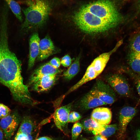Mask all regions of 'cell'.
Segmentation results:
<instances>
[{
    "label": "cell",
    "instance_id": "cell-1",
    "mask_svg": "<svg viewBox=\"0 0 140 140\" xmlns=\"http://www.w3.org/2000/svg\"><path fill=\"white\" fill-rule=\"evenodd\" d=\"M21 70L20 61L9 46L0 45V83L9 89L15 101L23 105L33 106L37 102L23 83Z\"/></svg>",
    "mask_w": 140,
    "mask_h": 140
},
{
    "label": "cell",
    "instance_id": "cell-2",
    "mask_svg": "<svg viewBox=\"0 0 140 140\" xmlns=\"http://www.w3.org/2000/svg\"><path fill=\"white\" fill-rule=\"evenodd\" d=\"M73 20L79 29L89 33L104 32L117 25L94 15L83 6L74 14Z\"/></svg>",
    "mask_w": 140,
    "mask_h": 140
},
{
    "label": "cell",
    "instance_id": "cell-3",
    "mask_svg": "<svg viewBox=\"0 0 140 140\" xmlns=\"http://www.w3.org/2000/svg\"><path fill=\"white\" fill-rule=\"evenodd\" d=\"M22 10L25 20L22 29L28 30L41 26L48 19L51 10L50 3L46 0H36Z\"/></svg>",
    "mask_w": 140,
    "mask_h": 140
},
{
    "label": "cell",
    "instance_id": "cell-4",
    "mask_svg": "<svg viewBox=\"0 0 140 140\" xmlns=\"http://www.w3.org/2000/svg\"><path fill=\"white\" fill-rule=\"evenodd\" d=\"M87 11L96 17L117 25L123 17L114 4L110 0H99L83 5Z\"/></svg>",
    "mask_w": 140,
    "mask_h": 140
},
{
    "label": "cell",
    "instance_id": "cell-5",
    "mask_svg": "<svg viewBox=\"0 0 140 140\" xmlns=\"http://www.w3.org/2000/svg\"><path fill=\"white\" fill-rule=\"evenodd\" d=\"M89 92L106 105L112 104L116 101L114 90L101 80H98Z\"/></svg>",
    "mask_w": 140,
    "mask_h": 140
},
{
    "label": "cell",
    "instance_id": "cell-6",
    "mask_svg": "<svg viewBox=\"0 0 140 140\" xmlns=\"http://www.w3.org/2000/svg\"><path fill=\"white\" fill-rule=\"evenodd\" d=\"M105 79L115 92L120 95L129 97L131 90L127 81L122 76L117 74H111L106 76Z\"/></svg>",
    "mask_w": 140,
    "mask_h": 140
},
{
    "label": "cell",
    "instance_id": "cell-7",
    "mask_svg": "<svg viewBox=\"0 0 140 140\" xmlns=\"http://www.w3.org/2000/svg\"><path fill=\"white\" fill-rule=\"evenodd\" d=\"M21 121L20 117L17 111L1 119L0 127L6 140H10L17 128Z\"/></svg>",
    "mask_w": 140,
    "mask_h": 140
},
{
    "label": "cell",
    "instance_id": "cell-8",
    "mask_svg": "<svg viewBox=\"0 0 140 140\" xmlns=\"http://www.w3.org/2000/svg\"><path fill=\"white\" fill-rule=\"evenodd\" d=\"M137 112V110L135 107L131 106H125L121 109L119 113L118 138L120 139L124 136L128 124Z\"/></svg>",
    "mask_w": 140,
    "mask_h": 140
},
{
    "label": "cell",
    "instance_id": "cell-9",
    "mask_svg": "<svg viewBox=\"0 0 140 140\" xmlns=\"http://www.w3.org/2000/svg\"><path fill=\"white\" fill-rule=\"evenodd\" d=\"M73 102L60 107L56 109L52 117L57 127L63 132H64L68 123V117Z\"/></svg>",
    "mask_w": 140,
    "mask_h": 140
},
{
    "label": "cell",
    "instance_id": "cell-10",
    "mask_svg": "<svg viewBox=\"0 0 140 140\" xmlns=\"http://www.w3.org/2000/svg\"><path fill=\"white\" fill-rule=\"evenodd\" d=\"M62 70L55 68L48 62L41 66L33 72L30 76L28 83V86H31L43 77L49 75L57 74Z\"/></svg>",
    "mask_w": 140,
    "mask_h": 140
},
{
    "label": "cell",
    "instance_id": "cell-11",
    "mask_svg": "<svg viewBox=\"0 0 140 140\" xmlns=\"http://www.w3.org/2000/svg\"><path fill=\"white\" fill-rule=\"evenodd\" d=\"M39 52L37 58L38 61L44 60L56 53V48L52 41L48 36L40 40Z\"/></svg>",
    "mask_w": 140,
    "mask_h": 140
},
{
    "label": "cell",
    "instance_id": "cell-12",
    "mask_svg": "<svg viewBox=\"0 0 140 140\" xmlns=\"http://www.w3.org/2000/svg\"><path fill=\"white\" fill-rule=\"evenodd\" d=\"M106 104L90 92L84 95L77 103V107L82 111L87 110Z\"/></svg>",
    "mask_w": 140,
    "mask_h": 140
},
{
    "label": "cell",
    "instance_id": "cell-13",
    "mask_svg": "<svg viewBox=\"0 0 140 140\" xmlns=\"http://www.w3.org/2000/svg\"><path fill=\"white\" fill-rule=\"evenodd\" d=\"M112 113L110 109L107 108L99 107L92 111L91 118L100 125H107L111 122Z\"/></svg>",
    "mask_w": 140,
    "mask_h": 140
},
{
    "label": "cell",
    "instance_id": "cell-14",
    "mask_svg": "<svg viewBox=\"0 0 140 140\" xmlns=\"http://www.w3.org/2000/svg\"><path fill=\"white\" fill-rule=\"evenodd\" d=\"M40 39L38 34L34 33L29 40V52L28 62V68H31L34 66L36 59L39 52V43Z\"/></svg>",
    "mask_w": 140,
    "mask_h": 140
},
{
    "label": "cell",
    "instance_id": "cell-15",
    "mask_svg": "<svg viewBox=\"0 0 140 140\" xmlns=\"http://www.w3.org/2000/svg\"><path fill=\"white\" fill-rule=\"evenodd\" d=\"M57 75L52 74L43 77L31 86L32 89L39 93L47 90L55 83L56 80Z\"/></svg>",
    "mask_w": 140,
    "mask_h": 140
},
{
    "label": "cell",
    "instance_id": "cell-16",
    "mask_svg": "<svg viewBox=\"0 0 140 140\" xmlns=\"http://www.w3.org/2000/svg\"><path fill=\"white\" fill-rule=\"evenodd\" d=\"M17 131L28 136L32 140H33L32 134L35 128V124L29 116H24L21 120Z\"/></svg>",
    "mask_w": 140,
    "mask_h": 140
},
{
    "label": "cell",
    "instance_id": "cell-17",
    "mask_svg": "<svg viewBox=\"0 0 140 140\" xmlns=\"http://www.w3.org/2000/svg\"><path fill=\"white\" fill-rule=\"evenodd\" d=\"M128 62L133 71L140 75V52L131 50L128 55Z\"/></svg>",
    "mask_w": 140,
    "mask_h": 140
},
{
    "label": "cell",
    "instance_id": "cell-18",
    "mask_svg": "<svg viewBox=\"0 0 140 140\" xmlns=\"http://www.w3.org/2000/svg\"><path fill=\"white\" fill-rule=\"evenodd\" d=\"M80 58L79 56L77 57L67 70L64 72L62 75L65 79L71 80L79 73L80 69Z\"/></svg>",
    "mask_w": 140,
    "mask_h": 140
},
{
    "label": "cell",
    "instance_id": "cell-19",
    "mask_svg": "<svg viewBox=\"0 0 140 140\" xmlns=\"http://www.w3.org/2000/svg\"><path fill=\"white\" fill-rule=\"evenodd\" d=\"M118 129L116 124L110 125H101L93 133L95 135L100 134L106 137H109L114 134Z\"/></svg>",
    "mask_w": 140,
    "mask_h": 140
},
{
    "label": "cell",
    "instance_id": "cell-20",
    "mask_svg": "<svg viewBox=\"0 0 140 140\" xmlns=\"http://www.w3.org/2000/svg\"><path fill=\"white\" fill-rule=\"evenodd\" d=\"M17 18L20 21L23 20L20 7L19 4L13 0H5Z\"/></svg>",
    "mask_w": 140,
    "mask_h": 140
},
{
    "label": "cell",
    "instance_id": "cell-21",
    "mask_svg": "<svg viewBox=\"0 0 140 140\" xmlns=\"http://www.w3.org/2000/svg\"><path fill=\"white\" fill-rule=\"evenodd\" d=\"M81 124L85 131L92 132L100 125L91 118L84 120Z\"/></svg>",
    "mask_w": 140,
    "mask_h": 140
},
{
    "label": "cell",
    "instance_id": "cell-22",
    "mask_svg": "<svg viewBox=\"0 0 140 140\" xmlns=\"http://www.w3.org/2000/svg\"><path fill=\"white\" fill-rule=\"evenodd\" d=\"M131 50L140 52V32L132 39L130 44Z\"/></svg>",
    "mask_w": 140,
    "mask_h": 140
},
{
    "label": "cell",
    "instance_id": "cell-23",
    "mask_svg": "<svg viewBox=\"0 0 140 140\" xmlns=\"http://www.w3.org/2000/svg\"><path fill=\"white\" fill-rule=\"evenodd\" d=\"M83 127L82 124L79 122L74 124L72 129V140H76L81 132Z\"/></svg>",
    "mask_w": 140,
    "mask_h": 140
},
{
    "label": "cell",
    "instance_id": "cell-24",
    "mask_svg": "<svg viewBox=\"0 0 140 140\" xmlns=\"http://www.w3.org/2000/svg\"><path fill=\"white\" fill-rule=\"evenodd\" d=\"M11 111V110L8 106L3 103H0V119L9 115Z\"/></svg>",
    "mask_w": 140,
    "mask_h": 140
},
{
    "label": "cell",
    "instance_id": "cell-25",
    "mask_svg": "<svg viewBox=\"0 0 140 140\" xmlns=\"http://www.w3.org/2000/svg\"><path fill=\"white\" fill-rule=\"evenodd\" d=\"M81 117V115L78 113L76 111L71 112L69 115L68 122H76L80 120Z\"/></svg>",
    "mask_w": 140,
    "mask_h": 140
},
{
    "label": "cell",
    "instance_id": "cell-26",
    "mask_svg": "<svg viewBox=\"0 0 140 140\" xmlns=\"http://www.w3.org/2000/svg\"><path fill=\"white\" fill-rule=\"evenodd\" d=\"M130 74L135 80L136 87L140 99V76L134 73L131 72Z\"/></svg>",
    "mask_w": 140,
    "mask_h": 140
},
{
    "label": "cell",
    "instance_id": "cell-27",
    "mask_svg": "<svg viewBox=\"0 0 140 140\" xmlns=\"http://www.w3.org/2000/svg\"><path fill=\"white\" fill-rule=\"evenodd\" d=\"M72 60L70 56L66 55L62 58L61 61V65L64 67H68L71 64Z\"/></svg>",
    "mask_w": 140,
    "mask_h": 140
},
{
    "label": "cell",
    "instance_id": "cell-28",
    "mask_svg": "<svg viewBox=\"0 0 140 140\" xmlns=\"http://www.w3.org/2000/svg\"><path fill=\"white\" fill-rule=\"evenodd\" d=\"M48 63L55 68H58L61 64L60 59L57 57L53 58Z\"/></svg>",
    "mask_w": 140,
    "mask_h": 140
},
{
    "label": "cell",
    "instance_id": "cell-29",
    "mask_svg": "<svg viewBox=\"0 0 140 140\" xmlns=\"http://www.w3.org/2000/svg\"><path fill=\"white\" fill-rule=\"evenodd\" d=\"M14 140H32L27 135L17 131Z\"/></svg>",
    "mask_w": 140,
    "mask_h": 140
},
{
    "label": "cell",
    "instance_id": "cell-30",
    "mask_svg": "<svg viewBox=\"0 0 140 140\" xmlns=\"http://www.w3.org/2000/svg\"><path fill=\"white\" fill-rule=\"evenodd\" d=\"M133 7L137 12L140 13V0H136L133 5Z\"/></svg>",
    "mask_w": 140,
    "mask_h": 140
},
{
    "label": "cell",
    "instance_id": "cell-31",
    "mask_svg": "<svg viewBox=\"0 0 140 140\" xmlns=\"http://www.w3.org/2000/svg\"><path fill=\"white\" fill-rule=\"evenodd\" d=\"M93 140H108L106 137L100 134L95 135Z\"/></svg>",
    "mask_w": 140,
    "mask_h": 140
},
{
    "label": "cell",
    "instance_id": "cell-32",
    "mask_svg": "<svg viewBox=\"0 0 140 140\" xmlns=\"http://www.w3.org/2000/svg\"><path fill=\"white\" fill-rule=\"evenodd\" d=\"M35 140H53L50 138L48 137H43Z\"/></svg>",
    "mask_w": 140,
    "mask_h": 140
},
{
    "label": "cell",
    "instance_id": "cell-33",
    "mask_svg": "<svg viewBox=\"0 0 140 140\" xmlns=\"http://www.w3.org/2000/svg\"><path fill=\"white\" fill-rule=\"evenodd\" d=\"M137 140H140V129L137 130L136 132Z\"/></svg>",
    "mask_w": 140,
    "mask_h": 140
},
{
    "label": "cell",
    "instance_id": "cell-34",
    "mask_svg": "<svg viewBox=\"0 0 140 140\" xmlns=\"http://www.w3.org/2000/svg\"><path fill=\"white\" fill-rule=\"evenodd\" d=\"M4 138L3 133L0 127V140H4Z\"/></svg>",
    "mask_w": 140,
    "mask_h": 140
},
{
    "label": "cell",
    "instance_id": "cell-35",
    "mask_svg": "<svg viewBox=\"0 0 140 140\" xmlns=\"http://www.w3.org/2000/svg\"><path fill=\"white\" fill-rule=\"evenodd\" d=\"M82 140H89L85 138L83 139Z\"/></svg>",
    "mask_w": 140,
    "mask_h": 140
}]
</instances>
